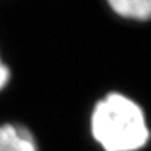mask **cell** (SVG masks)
<instances>
[{
	"label": "cell",
	"instance_id": "obj_1",
	"mask_svg": "<svg viewBox=\"0 0 151 151\" xmlns=\"http://www.w3.org/2000/svg\"><path fill=\"white\" fill-rule=\"evenodd\" d=\"M90 133L102 151H140L151 139L144 108L134 98L119 91L106 92L94 104Z\"/></svg>",
	"mask_w": 151,
	"mask_h": 151
},
{
	"label": "cell",
	"instance_id": "obj_2",
	"mask_svg": "<svg viewBox=\"0 0 151 151\" xmlns=\"http://www.w3.org/2000/svg\"><path fill=\"white\" fill-rule=\"evenodd\" d=\"M0 151H39V146L27 126L6 122L0 124Z\"/></svg>",
	"mask_w": 151,
	"mask_h": 151
},
{
	"label": "cell",
	"instance_id": "obj_3",
	"mask_svg": "<svg viewBox=\"0 0 151 151\" xmlns=\"http://www.w3.org/2000/svg\"><path fill=\"white\" fill-rule=\"evenodd\" d=\"M115 16L134 22L151 20V0H105Z\"/></svg>",
	"mask_w": 151,
	"mask_h": 151
},
{
	"label": "cell",
	"instance_id": "obj_4",
	"mask_svg": "<svg viewBox=\"0 0 151 151\" xmlns=\"http://www.w3.org/2000/svg\"><path fill=\"white\" fill-rule=\"evenodd\" d=\"M10 80H11V69L9 67V65L3 60L1 55H0V92L9 86Z\"/></svg>",
	"mask_w": 151,
	"mask_h": 151
}]
</instances>
